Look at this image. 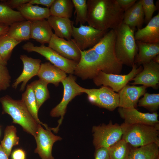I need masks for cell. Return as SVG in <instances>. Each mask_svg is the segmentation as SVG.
I'll return each instance as SVG.
<instances>
[{"instance_id":"obj_1","label":"cell","mask_w":159,"mask_h":159,"mask_svg":"<svg viewBox=\"0 0 159 159\" xmlns=\"http://www.w3.org/2000/svg\"><path fill=\"white\" fill-rule=\"evenodd\" d=\"M87 22L100 30H115L122 23L124 11L116 0H87Z\"/></svg>"},{"instance_id":"obj_2","label":"cell","mask_w":159,"mask_h":159,"mask_svg":"<svg viewBox=\"0 0 159 159\" xmlns=\"http://www.w3.org/2000/svg\"><path fill=\"white\" fill-rule=\"evenodd\" d=\"M81 57L74 74L83 80L92 79L100 71L120 74V72L105 61L92 48L82 51Z\"/></svg>"},{"instance_id":"obj_3","label":"cell","mask_w":159,"mask_h":159,"mask_svg":"<svg viewBox=\"0 0 159 159\" xmlns=\"http://www.w3.org/2000/svg\"><path fill=\"white\" fill-rule=\"evenodd\" d=\"M115 31L114 49L116 58L122 65L132 67L138 52L135 29L122 23Z\"/></svg>"},{"instance_id":"obj_4","label":"cell","mask_w":159,"mask_h":159,"mask_svg":"<svg viewBox=\"0 0 159 159\" xmlns=\"http://www.w3.org/2000/svg\"><path fill=\"white\" fill-rule=\"evenodd\" d=\"M2 113L9 115L13 123L18 124L23 130L35 138L38 124L21 100H15L8 95L0 98Z\"/></svg>"},{"instance_id":"obj_5","label":"cell","mask_w":159,"mask_h":159,"mask_svg":"<svg viewBox=\"0 0 159 159\" xmlns=\"http://www.w3.org/2000/svg\"><path fill=\"white\" fill-rule=\"evenodd\" d=\"M122 138L134 148L155 143L159 145V124H122Z\"/></svg>"},{"instance_id":"obj_6","label":"cell","mask_w":159,"mask_h":159,"mask_svg":"<svg viewBox=\"0 0 159 159\" xmlns=\"http://www.w3.org/2000/svg\"><path fill=\"white\" fill-rule=\"evenodd\" d=\"M76 78L72 74L69 75L63 80L61 83L64 87V93L60 102L53 108L50 112V115L53 117H61L58 121V125L56 127L50 128L55 133L58 132L66 113L67 105L76 96L80 95L82 92V87L76 82Z\"/></svg>"},{"instance_id":"obj_7","label":"cell","mask_w":159,"mask_h":159,"mask_svg":"<svg viewBox=\"0 0 159 159\" xmlns=\"http://www.w3.org/2000/svg\"><path fill=\"white\" fill-rule=\"evenodd\" d=\"M22 48L27 52H35L39 54L66 73L74 74L78 63L63 57L49 47L44 44L35 46L32 43L28 42L22 46Z\"/></svg>"},{"instance_id":"obj_8","label":"cell","mask_w":159,"mask_h":159,"mask_svg":"<svg viewBox=\"0 0 159 159\" xmlns=\"http://www.w3.org/2000/svg\"><path fill=\"white\" fill-rule=\"evenodd\" d=\"M92 132L93 143L96 149L108 148L121 139L123 133L122 125L113 124L111 121L107 124L93 126Z\"/></svg>"},{"instance_id":"obj_9","label":"cell","mask_w":159,"mask_h":159,"mask_svg":"<svg viewBox=\"0 0 159 159\" xmlns=\"http://www.w3.org/2000/svg\"><path fill=\"white\" fill-rule=\"evenodd\" d=\"M143 69L142 66L140 65L138 67L137 64H134L128 74L123 75L107 73L100 71L92 79L96 85L107 87L114 92H118Z\"/></svg>"},{"instance_id":"obj_10","label":"cell","mask_w":159,"mask_h":159,"mask_svg":"<svg viewBox=\"0 0 159 159\" xmlns=\"http://www.w3.org/2000/svg\"><path fill=\"white\" fill-rule=\"evenodd\" d=\"M82 92L87 95L91 103L100 107L112 111L119 107V94L109 87L102 86L98 89H91L82 87Z\"/></svg>"},{"instance_id":"obj_11","label":"cell","mask_w":159,"mask_h":159,"mask_svg":"<svg viewBox=\"0 0 159 159\" xmlns=\"http://www.w3.org/2000/svg\"><path fill=\"white\" fill-rule=\"evenodd\" d=\"M80 25L79 27H75L73 25L72 37L78 47L82 51L93 47L109 30H100L89 25Z\"/></svg>"},{"instance_id":"obj_12","label":"cell","mask_w":159,"mask_h":159,"mask_svg":"<svg viewBox=\"0 0 159 159\" xmlns=\"http://www.w3.org/2000/svg\"><path fill=\"white\" fill-rule=\"evenodd\" d=\"M115 30H109L92 48L107 62L121 71L123 65L117 59L115 51Z\"/></svg>"},{"instance_id":"obj_13","label":"cell","mask_w":159,"mask_h":159,"mask_svg":"<svg viewBox=\"0 0 159 159\" xmlns=\"http://www.w3.org/2000/svg\"><path fill=\"white\" fill-rule=\"evenodd\" d=\"M35 139L37 147L34 153H37L41 159H54L52 155L53 145L56 142L62 140V138L53 134L50 128L44 129L38 124Z\"/></svg>"},{"instance_id":"obj_14","label":"cell","mask_w":159,"mask_h":159,"mask_svg":"<svg viewBox=\"0 0 159 159\" xmlns=\"http://www.w3.org/2000/svg\"><path fill=\"white\" fill-rule=\"evenodd\" d=\"M48 46L67 59L77 63L80 60V50L73 39L66 40L57 37L53 33Z\"/></svg>"},{"instance_id":"obj_15","label":"cell","mask_w":159,"mask_h":159,"mask_svg":"<svg viewBox=\"0 0 159 159\" xmlns=\"http://www.w3.org/2000/svg\"><path fill=\"white\" fill-rule=\"evenodd\" d=\"M118 111L120 116L124 120V123L126 125L139 124L154 125L159 124L158 115L156 112L143 113L134 107L124 108L120 107Z\"/></svg>"},{"instance_id":"obj_16","label":"cell","mask_w":159,"mask_h":159,"mask_svg":"<svg viewBox=\"0 0 159 159\" xmlns=\"http://www.w3.org/2000/svg\"><path fill=\"white\" fill-rule=\"evenodd\" d=\"M142 65V70L131 80L133 82L131 84L157 89L159 85V64L151 60Z\"/></svg>"},{"instance_id":"obj_17","label":"cell","mask_w":159,"mask_h":159,"mask_svg":"<svg viewBox=\"0 0 159 159\" xmlns=\"http://www.w3.org/2000/svg\"><path fill=\"white\" fill-rule=\"evenodd\" d=\"M20 59L23 64V69L20 76L15 80L12 87L16 89L22 82L20 91H23L28 81L33 77L37 75L41 66V61L29 57L25 54L21 55Z\"/></svg>"},{"instance_id":"obj_18","label":"cell","mask_w":159,"mask_h":159,"mask_svg":"<svg viewBox=\"0 0 159 159\" xmlns=\"http://www.w3.org/2000/svg\"><path fill=\"white\" fill-rule=\"evenodd\" d=\"M147 88L143 85L137 86L126 85L118 92L119 98L118 107L135 108L140 98L146 93Z\"/></svg>"},{"instance_id":"obj_19","label":"cell","mask_w":159,"mask_h":159,"mask_svg":"<svg viewBox=\"0 0 159 159\" xmlns=\"http://www.w3.org/2000/svg\"><path fill=\"white\" fill-rule=\"evenodd\" d=\"M136 41L148 43H159V13L152 18L144 28L135 33Z\"/></svg>"},{"instance_id":"obj_20","label":"cell","mask_w":159,"mask_h":159,"mask_svg":"<svg viewBox=\"0 0 159 159\" xmlns=\"http://www.w3.org/2000/svg\"><path fill=\"white\" fill-rule=\"evenodd\" d=\"M66 73L50 62L41 64L37 76L48 84L52 83L58 86L67 77Z\"/></svg>"},{"instance_id":"obj_21","label":"cell","mask_w":159,"mask_h":159,"mask_svg":"<svg viewBox=\"0 0 159 159\" xmlns=\"http://www.w3.org/2000/svg\"><path fill=\"white\" fill-rule=\"evenodd\" d=\"M47 20L57 37L67 40L72 39L73 24L69 18L50 16Z\"/></svg>"},{"instance_id":"obj_22","label":"cell","mask_w":159,"mask_h":159,"mask_svg":"<svg viewBox=\"0 0 159 159\" xmlns=\"http://www.w3.org/2000/svg\"><path fill=\"white\" fill-rule=\"evenodd\" d=\"M47 20L31 21V39L41 44L49 43L53 33Z\"/></svg>"},{"instance_id":"obj_23","label":"cell","mask_w":159,"mask_h":159,"mask_svg":"<svg viewBox=\"0 0 159 159\" xmlns=\"http://www.w3.org/2000/svg\"><path fill=\"white\" fill-rule=\"evenodd\" d=\"M138 49L134 59V64L137 65L148 63L159 54V43H148L136 41Z\"/></svg>"},{"instance_id":"obj_24","label":"cell","mask_w":159,"mask_h":159,"mask_svg":"<svg viewBox=\"0 0 159 159\" xmlns=\"http://www.w3.org/2000/svg\"><path fill=\"white\" fill-rule=\"evenodd\" d=\"M144 22V13L140 0L124 12L122 23L130 27L141 29Z\"/></svg>"},{"instance_id":"obj_25","label":"cell","mask_w":159,"mask_h":159,"mask_svg":"<svg viewBox=\"0 0 159 159\" xmlns=\"http://www.w3.org/2000/svg\"><path fill=\"white\" fill-rule=\"evenodd\" d=\"M26 20L31 21L47 19L50 16L49 9L27 3L16 9Z\"/></svg>"},{"instance_id":"obj_26","label":"cell","mask_w":159,"mask_h":159,"mask_svg":"<svg viewBox=\"0 0 159 159\" xmlns=\"http://www.w3.org/2000/svg\"><path fill=\"white\" fill-rule=\"evenodd\" d=\"M31 21L24 20L14 23L9 26L7 34L18 42L31 39Z\"/></svg>"},{"instance_id":"obj_27","label":"cell","mask_w":159,"mask_h":159,"mask_svg":"<svg viewBox=\"0 0 159 159\" xmlns=\"http://www.w3.org/2000/svg\"><path fill=\"white\" fill-rule=\"evenodd\" d=\"M159 148L152 143L130 149L128 159H155L159 158Z\"/></svg>"},{"instance_id":"obj_28","label":"cell","mask_w":159,"mask_h":159,"mask_svg":"<svg viewBox=\"0 0 159 159\" xmlns=\"http://www.w3.org/2000/svg\"><path fill=\"white\" fill-rule=\"evenodd\" d=\"M21 100L23 102L28 110L37 122L43 125L47 129V125L43 123L39 120L38 116V111L36 99L34 93L30 84L28 85L25 91L22 94Z\"/></svg>"},{"instance_id":"obj_29","label":"cell","mask_w":159,"mask_h":159,"mask_svg":"<svg viewBox=\"0 0 159 159\" xmlns=\"http://www.w3.org/2000/svg\"><path fill=\"white\" fill-rule=\"evenodd\" d=\"M73 7L72 0H54L49 8L50 16L70 19Z\"/></svg>"},{"instance_id":"obj_30","label":"cell","mask_w":159,"mask_h":159,"mask_svg":"<svg viewBox=\"0 0 159 159\" xmlns=\"http://www.w3.org/2000/svg\"><path fill=\"white\" fill-rule=\"evenodd\" d=\"M25 19L18 11H15L2 2L0 3V23L10 26Z\"/></svg>"},{"instance_id":"obj_31","label":"cell","mask_w":159,"mask_h":159,"mask_svg":"<svg viewBox=\"0 0 159 159\" xmlns=\"http://www.w3.org/2000/svg\"><path fill=\"white\" fill-rule=\"evenodd\" d=\"M16 133V129L14 126L8 125L6 127L1 145L8 156L11 154L12 147L19 144V138Z\"/></svg>"},{"instance_id":"obj_32","label":"cell","mask_w":159,"mask_h":159,"mask_svg":"<svg viewBox=\"0 0 159 159\" xmlns=\"http://www.w3.org/2000/svg\"><path fill=\"white\" fill-rule=\"evenodd\" d=\"M30 85L34 93L37 107L39 110L43 103L50 97L47 88L48 84L39 79L33 82Z\"/></svg>"},{"instance_id":"obj_33","label":"cell","mask_w":159,"mask_h":159,"mask_svg":"<svg viewBox=\"0 0 159 159\" xmlns=\"http://www.w3.org/2000/svg\"><path fill=\"white\" fill-rule=\"evenodd\" d=\"M21 42L15 40L6 34L0 37V53L4 61L7 63L12 51Z\"/></svg>"},{"instance_id":"obj_34","label":"cell","mask_w":159,"mask_h":159,"mask_svg":"<svg viewBox=\"0 0 159 159\" xmlns=\"http://www.w3.org/2000/svg\"><path fill=\"white\" fill-rule=\"evenodd\" d=\"M128 144L122 138L108 148L110 159H128L130 149Z\"/></svg>"},{"instance_id":"obj_35","label":"cell","mask_w":159,"mask_h":159,"mask_svg":"<svg viewBox=\"0 0 159 159\" xmlns=\"http://www.w3.org/2000/svg\"><path fill=\"white\" fill-rule=\"evenodd\" d=\"M138 104V106L143 107L152 113L155 112L159 107V94L146 92Z\"/></svg>"},{"instance_id":"obj_36","label":"cell","mask_w":159,"mask_h":159,"mask_svg":"<svg viewBox=\"0 0 159 159\" xmlns=\"http://www.w3.org/2000/svg\"><path fill=\"white\" fill-rule=\"evenodd\" d=\"M72 1L75 9L76 25H77L79 23L84 25L87 22V0H72Z\"/></svg>"},{"instance_id":"obj_37","label":"cell","mask_w":159,"mask_h":159,"mask_svg":"<svg viewBox=\"0 0 159 159\" xmlns=\"http://www.w3.org/2000/svg\"><path fill=\"white\" fill-rule=\"evenodd\" d=\"M144 15V22L148 23L152 19L155 11L158 9L153 0H140Z\"/></svg>"},{"instance_id":"obj_38","label":"cell","mask_w":159,"mask_h":159,"mask_svg":"<svg viewBox=\"0 0 159 159\" xmlns=\"http://www.w3.org/2000/svg\"><path fill=\"white\" fill-rule=\"evenodd\" d=\"M11 77L6 65H0V91L5 90L10 86Z\"/></svg>"},{"instance_id":"obj_39","label":"cell","mask_w":159,"mask_h":159,"mask_svg":"<svg viewBox=\"0 0 159 159\" xmlns=\"http://www.w3.org/2000/svg\"><path fill=\"white\" fill-rule=\"evenodd\" d=\"M95 159H110L108 148L101 147L96 149Z\"/></svg>"},{"instance_id":"obj_40","label":"cell","mask_w":159,"mask_h":159,"mask_svg":"<svg viewBox=\"0 0 159 159\" xmlns=\"http://www.w3.org/2000/svg\"><path fill=\"white\" fill-rule=\"evenodd\" d=\"M30 0H8L1 1L11 8L17 9L22 5L29 3Z\"/></svg>"},{"instance_id":"obj_41","label":"cell","mask_w":159,"mask_h":159,"mask_svg":"<svg viewBox=\"0 0 159 159\" xmlns=\"http://www.w3.org/2000/svg\"><path fill=\"white\" fill-rule=\"evenodd\" d=\"M120 7L125 11L132 7L137 1L136 0H116Z\"/></svg>"},{"instance_id":"obj_42","label":"cell","mask_w":159,"mask_h":159,"mask_svg":"<svg viewBox=\"0 0 159 159\" xmlns=\"http://www.w3.org/2000/svg\"><path fill=\"white\" fill-rule=\"evenodd\" d=\"M54 0H30L29 3L32 4H40L49 8Z\"/></svg>"},{"instance_id":"obj_43","label":"cell","mask_w":159,"mask_h":159,"mask_svg":"<svg viewBox=\"0 0 159 159\" xmlns=\"http://www.w3.org/2000/svg\"><path fill=\"white\" fill-rule=\"evenodd\" d=\"M11 157L12 159H26V153L23 150L18 149L13 152Z\"/></svg>"},{"instance_id":"obj_44","label":"cell","mask_w":159,"mask_h":159,"mask_svg":"<svg viewBox=\"0 0 159 159\" xmlns=\"http://www.w3.org/2000/svg\"><path fill=\"white\" fill-rule=\"evenodd\" d=\"M9 26L7 25L0 23V37L7 33Z\"/></svg>"},{"instance_id":"obj_45","label":"cell","mask_w":159,"mask_h":159,"mask_svg":"<svg viewBox=\"0 0 159 159\" xmlns=\"http://www.w3.org/2000/svg\"><path fill=\"white\" fill-rule=\"evenodd\" d=\"M0 159H9V156L0 144Z\"/></svg>"},{"instance_id":"obj_46","label":"cell","mask_w":159,"mask_h":159,"mask_svg":"<svg viewBox=\"0 0 159 159\" xmlns=\"http://www.w3.org/2000/svg\"><path fill=\"white\" fill-rule=\"evenodd\" d=\"M152 60L155 62L159 64V54L156 56Z\"/></svg>"},{"instance_id":"obj_47","label":"cell","mask_w":159,"mask_h":159,"mask_svg":"<svg viewBox=\"0 0 159 159\" xmlns=\"http://www.w3.org/2000/svg\"><path fill=\"white\" fill-rule=\"evenodd\" d=\"M7 63H5L3 60L0 53V65H6Z\"/></svg>"},{"instance_id":"obj_48","label":"cell","mask_w":159,"mask_h":159,"mask_svg":"<svg viewBox=\"0 0 159 159\" xmlns=\"http://www.w3.org/2000/svg\"><path fill=\"white\" fill-rule=\"evenodd\" d=\"M155 159H159V158H156Z\"/></svg>"}]
</instances>
